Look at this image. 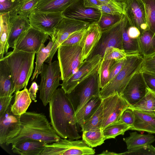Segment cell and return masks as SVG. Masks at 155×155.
<instances>
[{"label": "cell", "mask_w": 155, "mask_h": 155, "mask_svg": "<svg viewBox=\"0 0 155 155\" xmlns=\"http://www.w3.org/2000/svg\"><path fill=\"white\" fill-rule=\"evenodd\" d=\"M15 93V100L13 104L11 105V110L14 115L20 116L27 112L32 100L27 87Z\"/></svg>", "instance_id": "27"}, {"label": "cell", "mask_w": 155, "mask_h": 155, "mask_svg": "<svg viewBox=\"0 0 155 155\" xmlns=\"http://www.w3.org/2000/svg\"><path fill=\"white\" fill-rule=\"evenodd\" d=\"M49 36L31 26L17 41L13 50L35 53Z\"/></svg>", "instance_id": "15"}, {"label": "cell", "mask_w": 155, "mask_h": 155, "mask_svg": "<svg viewBox=\"0 0 155 155\" xmlns=\"http://www.w3.org/2000/svg\"><path fill=\"white\" fill-rule=\"evenodd\" d=\"M151 56H155V53L154 54H153Z\"/></svg>", "instance_id": "55"}, {"label": "cell", "mask_w": 155, "mask_h": 155, "mask_svg": "<svg viewBox=\"0 0 155 155\" xmlns=\"http://www.w3.org/2000/svg\"><path fill=\"white\" fill-rule=\"evenodd\" d=\"M114 60H102L98 70L100 87L102 89L108 83L110 69Z\"/></svg>", "instance_id": "39"}, {"label": "cell", "mask_w": 155, "mask_h": 155, "mask_svg": "<svg viewBox=\"0 0 155 155\" xmlns=\"http://www.w3.org/2000/svg\"><path fill=\"white\" fill-rule=\"evenodd\" d=\"M132 109L135 120L130 130L155 134V116Z\"/></svg>", "instance_id": "23"}, {"label": "cell", "mask_w": 155, "mask_h": 155, "mask_svg": "<svg viewBox=\"0 0 155 155\" xmlns=\"http://www.w3.org/2000/svg\"><path fill=\"white\" fill-rule=\"evenodd\" d=\"M100 155H118V153H116L109 151L107 150L104 151L101 153L99 154Z\"/></svg>", "instance_id": "53"}, {"label": "cell", "mask_w": 155, "mask_h": 155, "mask_svg": "<svg viewBox=\"0 0 155 155\" xmlns=\"http://www.w3.org/2000/svg\"><path fill=\"white\" fill-rule=\"evenodd\" d=\"M126 60V58L120 60H114L110 69L108 82L114 78L120 71L125 62Z\"/></svg>", "instance_id": "44"}, {"label": "cell", "mask_w": 155, "mask_h": 155, "mask_svg": "<svg viewBox=\"0 0 155 155\" xmlns=\"http://www.w3.org/2000/svg\"><path fill=\"white\" fill-rule=\"evenodd\" d=\"M18 0H0V13L12 12L15 8Z\"/></svg>", "instance_id": "45"}, {"label": "cell", "mask_w": 155, "mask_h": 155, "mask_svg": "<svg viewBox=\"0 0 155 155\" xmlns=\"http://www.w3.org/2000/svg\"><path fill=\"white\" fill-rule=\"evenodd\" d=\"M123 9L126 18L131 25L139 29L140 35L149 29L141 0H126L123 4Z\"/></svg>", "instance_id": "14"}, {"label": "cell", "mask_w": 155, "mask_h": 155, "mask_svg": "<svg viewBox=\"0 0 155 155\" xmlns=\"http://www.w3.org/2000/svg\"><path fill=\"white\" fill-rule=\"evenodd\" d=\"M54 42L50 39L47 45L45 46L43 44L39 50L36 53V58L35 62V67L31 78L32 81L35 78L37 79L38 75L40 74L41 68L44 62L49 57Z\"/></svg>", "instance_id": "32"}, {"label": "cell", "mask_w": 155, "mask_h": 155, "mask_svg": "<svg viewBox=\"0 0 155 155\" xmlns=\"http://www.w3.org/2000/svg\"><path fill=\"white\" fill-rule=\"evenodd\" d=\"M99 10L102 13L112 15L123 14L122 10L114 6L107 4H102L99 6Z\"/></svg>", "instance_id": "47"}, {"label": "cell", "mask_w": 155, "mask_h": 155, "mask_svg": "<svg viewBox=\"0 0 155 155\" xmlns=\"http://www.w3.org/2000/svg\"><path fill=\"white\" fill-rule=\"evenodd\" d=\"M148 88L142 72L140 70L132 77L125 88L121 95L130 107L145 95Z\"/></svg>", "instance_id": "17"}, {"label": "cell", "mask_w": 155, "mask_h": 155, "mask_svg": "<svg viewBox=\"0 0 155 155\" xmlns=\"http://www.w3.org/2000/svg\"><path fill=\"white\" fill-rule=\"evenodd\" d=\"M76 0H39L36 10L63 12Z\"/></svg>", "instance_id": "28"}, {"label": "cell", "mask_w": 155, "mask_h": 155, "mask_svg": "<svg viewBox=\"0 0 155 155\" xmlns=\"http://www.w3.org/2000/svg\"><path fill=\"white\" fill-rule=\"evenodd\" d=\"M102 31L97 22L91 24L86 30L80 43L82 49V60L83 62L92 52L98 42Z\"/></svg>", "instance_id": "20"}, {"label": "cell", "mask_w": 155, "mask_h": 155, "mask_svg": "<svg viewBox=\"0 0 155 155\" xmlns=\"http://www.w3.org/2000/svg\"><path fill=\"white\" fill-rule=\"evenodd\" d=\"M20 116L13 114L10 106L4 114L0 117V144L17 136L20 131Z\"/></svg>", "instance_id": "18"}, {"label": "cell", "mask_w": 155, "mask_h": 155, "mask_svg": "<svg viewBox=\"0 0 155 155\" xmlns=\"http://www.w3.org/2000/svg\"><path fill=\"white\" fill-rule=\"evenodd\" d=\"M142 72L147 87L155 93V74L146 71Z\"/></svg>", "instance_id": "49"}, {"label": "cell", "mask_w": 155, "mask_h": 155, "mask_svg": "<svg viewBox=\"0 0 155 155\" xmlns=\"http://www.w3.org/2000/svg\"><path fill=\"white\" fill-rule=\"evenodd\" d=\"M102 58L101 55L97 54L86 59L75 73L63 81L61 88L66 94L70 93L79 83L98 70Z\"/></svg>", "instance_id": "12"}, {"label": "cell", "mask_w": 155, "mask_h": 155, "mask_svg": "<svg viewBox=\"0 0 155 155\" xmlns=\"http://www.w3.org/2000/svg\"><path fill=\"white\" fill-rule=\"evenodd\" d=\"M39 89V85L35 82H33L28 90L30 97L35 102H37V93Z\"/></svg>", "instance_id": "50"}, {"label": "cell", "mask_w": 155, "mask_h": 155, "mask_svg": "<svg viewBox=\"0 0 155 155\" xmlns=\"http://www.w3.org/2000/svg\"><path fill=\"white\" fill-rule=\"evenodd\" d=\"M131 108L155 116V93L147 88L144 96Z\"/></svg>", "instance_id": "31"}, {"label": "cell", "mask_w": 155, "mask_h": 155, "mask_svg": "<svg viewBox=\"0 0 155 155\" xmlns=\"http://www.w3.org/2000/svg\"><path fill=\"white\" fill-rule=\"evenodd\" d=\"M20 119L19 133L15 137L8 140L5 143L6 145L12 146L20 140L27 139L40 140L50 143L61 138L43 113L26 112L20 116Z\"/></svg>", "instance_id": "2"}, {"label": "cell", "mask_w": 155, "mask_h": 155, "mask_svg": "<svg viewBox=\"0 0 155 155\" xmlns=\"http://www.w3.org/2000/svg\"><path fill=\"white\" fill-rule=\"evenodd\" d=\"M140 70L142 71H146L155 74V56L143 57Z\"/></svg>", "instance_id": "43"}, {"label": "cell", "mask_w": 155, "mask_h": 155, "mask_svg": "<svg viewBox=\"0 0 155 155\" xmlns=\"http://www.w3.org/2000/svg\"><path fill=\"white\" fill-rule=\"evenodd\" d=\"M90 24L64 16L55 28L51 37L54 44L50 55L45 62L51 63L59 46L71 35L87 27Z\"/></svg>", "instance_id": "9"}, {"label": "cell", "mask_w": 155, "mask_h": 155, "mask_svg": "<svg viewBox=\"0 0 155 155\" xmlns=\"http://www.w3.org/2000/svg\"><path fill=\"white\" fill-rule=\"evenodd\" d=\"M131 127V126L119 120L112 123L103 130L105 139L115 138L119 135H123Z\"/></svg>", "instance_id": "33"}, {"label": "cell", "mask_w": 155, "mask_h": 155, "mask_svg": "<svg viewBox=\"0 0 155 155\" xmlns=\"http://www.w3.org/2000/svg\"><path fill=\"white\" fill-rule=\"evenodd\" d=\"M12 74L5 61L0 60V97L12 95L15 93Z\"/></svg>", "instance_id": "24"}, {"label": "cell", "mask_w": 155, "mask_h": 155, "mask_svg": "<svg viewBox=\"0 0 155 155\" xmlns=\"http://www.w3.org/2000/svg\"><path fill=\"white\" fill-rule=\"evenodd\" d=\"M118 155H155V147L150 144H147L132 149Z\"/></svg>", "instance_id": "41"}, {"label": "cell", "mask_w": 155, "mask_h": 155, "mask_svg": "<svg viewBox=\"0 0 155 155\" xmlns=\"http://www.w3.org/2000/svg\"><path fill=\"white\" fill-rule=\"evenodd\" d=\"M126 54L124 50L111 47L106 49L102 60H118L126 58Z\"/></svg>", "instance_id": "40"}, {"label": "cell", "mask_w": 155, "mask_h": 155, "mask_svg": "<svg viewBox=\"0 0 155 155\" xmlns=\"http://www.w3.org/2000/svg\"><path fill=\"white\" fill-rule=\"evenodd\" d=\"M35 53L13 50L2 59L7 63L13 80L15 93L27 87L32 74Z\"/></svg>", "instance_id": "3"}, {"label": "cell", "mask_w": 155, "mask_h": 155, "mask_svg": "<svg viewBox=\"0 0 155 155\" xmlns=\"http://www.w3.org/2000/svg\"><path fill=\"white\" fill-rule=\"evenodd\" d=\"M103 119L102 103L94 114L84 123L82 131L101 128Z\"/></svg>", "instance_id": "36"}, {"label": "cell", "mask_w": 155, "mask_h": 155, "mask_svg": "<svg viewBox=\"0 0 155 155\" xmlns=\"http://www.w3.org/2000/svg\"><path fill=\"white\" fill-rule=\"evenodd\" d=\"M114 0L118 3L123 4L124 2L126 0Z\"/></svg>", "instance_id": "54"}, {"label": "cell", "mask_w": 155, "mask_h": 155, "mask_svg": "<svg viewBox=\"0 0 155 155\" xmlns=\"http://www.w3.org/2000/svg\"><path fill=\"white\" fill-rule=\"evenodd\" d=\"M12 27L8 40L9 48H14L18 39L30 28L28 17L17 15L10 17Z\"/></svg>", "instance_id": "21"}, {"label": "cell", "mask_w": 155, "mask_h": 155, "mask_svg": "<svg viewBox=\"0 0 155 155\" xmlns=\"http://www.w3.org/2000/svg\"><path fill=\"white\" fill-rule=\"evenodd\" d=\"M84 6L86 8L99 9V6L103 4L98 0H83Z\"/></svg>", "instance_id": "51"}, {"label": "cell", "mask_w": 155, "mask_h": 155, "mask_svg": "<svg viewBox=\"0 0 155 155\" xmlns=\"http://www.w3.org/2000/svg\"><path fill=\"white\" fill-rule=\"evenodd\" d=\"M95 153L94 150L83 140L61 138L55 142L46 143L41 155H90Z\"/></svg>", "instance_id": "8"}, {"label": "cell", "mask_w": 155, "mask_h": 155, "mask_svg": "<svg viewBox=\"0 0 155 155\" xmlns=\"http://www.w3.org/2000/svg\"><path fill=\"white\" fill-rule=\"evenodd\" d=\"M124 17L122 34L124 50L126 54H141L139 43L140 32L131 25Z\"/></svg>", "instance_id": "19"}, {"label": "cell", "mask_w": 155, "mask_h": 155, "mask_svg": "<svg viewBox=\"0 0 155 155\" xmlns=\"http://www.w3.org/2000/svg\"><path fill=\"white\" fill-rule=\"evenodd\" d=\"M124 20V15L119 22L102 31L98 42L86 59H90L97 54L100 55L102 58L106 49L109 47H114L124 50L122 34Z\"/></svg>", "instance_id": "10"}, {"label": "cell", "mask_w": 155, "mask_h": 155, "mask_svg": "<svg viewBox=\"0 0 155 155\" xmlns=\"http://www.w3.org/2000/svg\"><path fill=\"white\" fill-rule=\"evenodd\" d=\"M103 119L101 127H106L120 119L124 111L130 107L121 95L115 93L103 99Z\"/></svg>", "instance_id": "11"}, {"label": "cell", "mask_w": 155, "mask_h": 155, "mask_svg": "<svg viewBox=\"0 0 155 155\" xmlns=\"http://www.w3.org/2000/svg\"><path fill=\"white\" fill-rule=\"evenodd\" d=\"M50 123L61 138L72 140L81 137L77 126L75 113L66 94L58 88L49 103Z\"/></svg>", "instance_id": "1"}, {"label": "cell", "mask_w": 155, "mask_h": 155, "mask_svg": "<svg viewBox=\"0 0 155 155\" xmlns=\"http://www.w3.org/2000/svg\"><path fill=\"white\" fill-rule=\"evenodd\" d=\"M144 7L149 30L155 33V0H141Z\"/></svg>", "instance_id": "37"}, {"label": "cell", "mask_w": 155, "mask_h": 155, "mask_svg": "<svg viewBox=\"0 0 155 155\" xmlns=\"http://www.w3.org/2000/svg\"><path fill=\"white\" fill-rule=\"evenodd\" d=\"M124 16L123 14L112 15L101 13V16L97 23L102 31L119 22Z\"/></svg>", "instance_id": "38"}, {"label": "cell", "mask_w": 155, "mask_h": 155, "mask_svg": "<svg viewBox=\"0 0 155 155\" xmlns=\"http://www.w3.org/2000/svg\"><path fill=\"white\" fill-rule=\"evenodd\" d=\"M100 96H94L87 101L75 113L77 123L81 128L84 122L95 112L102 103Z\"/></svg>", "instance_id": "25"}, {"label": "cell", "mask_w": 155, "mask_h": 155, "mask_svg": "<svg viewBox=\"0 0 155 155\" xmlns=\"http://www.w3.org/2000/svg\"><path fill=\"white\" fill-rule=\"evenodd\" d=\"M82 132V140L92 148L101 145L105 140L101 128L84 131Z\"/></svg>", "instance_id": "34"}, {"label": "cell", "mask_w": 155, "mask_h": 155, "mask_svg": "<svg viewBox=\"0 0 155 155\" xmlns=\"http://www.w3.org/2000/svg\"><path fill=\"white\" fill-rule=\"evenodd\" d=\"M87 27L74 33L69 36L61 45H72L79 44Z\"/></svg>", "instance_id": "42"}, {"label": "cell", "mask_w": 155, "mask_h": 155, "mask_svg": "<svg viewBox=\"0 0 155 155\" xmlns=\"http://www.w3.org/2000/svg\"><path fill=\"white\" fill-rule=\"evenodd\" d=\"M46 143L40 140L27 139L12 145V152L21 155H41Z\"/></svg>", "instance_id": "22"}, {"label": "cell", "mask_w": 155, "mask_h": 155, "mask_svg": "<svg viewBox=\"0 0 155 155\" xmlns=\"http://www.w3.org/2000/svg\"><path fill=\"white\" fill-rule=\"evenodd\" d=\"M0 60L8 52L12 24L9 12L0 13Z\"/></svg>", "instance_id": "26"}, {"label": "cell", "mask_w": 155, "mask_h": 155, "mask_svg": "<svg viewBox=\"0 0 155 155\" xmlns=\"http://www.w3.org/2000/svg\"><path fill=\"white\" fill-rule=\"evenodd\" d=\"M64 16L62 12L42 11L35 9L28 17L31 26L51 37L54 29Z\"/></svg>", "instance_id": "13"}, {"label": "cell", "mask_w": 155, "mask_h": 155, "mask_svg": "<svg viewBox=\"0 0 155 155\" xmlns=\"http://www.w3.org/2000/svg\"><path fill=\"white\" fill-rule=\"evenodd\" d=\"M128 150L136 148L144 145L151 144L155 141V137L149 133L138 134L137 132L130 133V136L123 138Z\"/></svg>", "instance_id": "29"}, {"label": "cell", "mask_w": 155, "mask_h": 155, "mask_svg": "<svg viewBox=\"0 0 155 155\" xmlns=\"http://www.w3.org/2000/svg\"><path fill=\"white\" fill-rule=\"evenodd\" d=\"M100 88L98 70L79 83L70 93L66 94L75 113L91 97L100 96Z\"/></svg>", "instance_id": "7"}, {"label": "cell", "mask_w": 155, "mask_h": 155, "mask_svg": "<svg viewBox=\"0 0 155 155\" xmlns=\"http://www.w3.org/2000/svg\"><path fill=\"white\" fill-rule=\"evenodd\" d=\"M13 96L0 97V117L3 115L10 107Z\"/></svg>", "instance_id": "48"}, {"label": "cell", "mask_w": 155, "mask_h": 155, "mask_svg": "<svg viewBox=\"0 0 155 155\" xmlns=\"http://www.w3.org/2000/svg\"><path fill=\"white\" fill-rule=\"evenodd\" d=\"M65 17L90 24L98 22L101 16L98 9L84 7L83 0H76L63 12Z\"/></svg>", "instance_id": "16"}, {"label": "cell", "mask_w": 155, "mask_h": 155, "mask_svg": "<svg viewBox=\"0 0 155 155\" xmlns=\"http://www.w3.org/2000/svg\"><path fill=\"white\" fill-rule=\"evenodd\" d=\"M103 4L111 5L123 11V4L117 2L114 0H98Z\"/></svg>", "instance_id": "52"}, {"label": "cell", "mask_w": 155, "mask_h": 155, "mask_svg": "<svg viewBox=\"0 0 155 155\" xmlns=\"http://www.w3.org/2000/svg\"><path fill=\"white\" fill-rule=\"evenodd\" d=\"M143 60L141 54H126V61L120 71L101 90V97L103 99L115 93L121 95L133 76L140 70Z\"/></svg>", "instance_id": "4"}, {"label": "cell", "mask_w": 155, "mask_h": 155, "mask_svg": "<svg viewBox=\"0 0 155 155\" xmlns=\"http://www.w3.org/2000/svg\"><path fill=\"white\" fill-rule=\"evenodd\" d=\"M41 78L39 85V97L46 106L61 84V72L58 60L45 64L42 67L40 74Z\"/></svg>", "instance_id": "5"}, {"label": "cell", "mask_w": 155, "mask_h": 155, "mask_svg": "<svg viewBox=\"0 0 155 155\" xmlns=\"http://www.w3.org/2000/svg\"><path fill=\"white\" fill-rule=\"evenodd\" d=\"M39 0H18L14 9L9 13L10 17L17 15L28 18L31 13L36 9Z\"/></svg>", "instance_id": "35"}, {"label": "cell", "mask_w": 155, "mask_h": 155, "mask_svg": "<svg viewBox=\"0 0 155 155\" xmlns=\"http://www.w3.org/2000/svg\"><path fill=\"white\" fill-rule=\"evenodd\" d=\"M134 120L135 117L133 110L132 108L129 107L124 111L119 120L131 127Z\"/></svg>", "instance_id": "46"}, {"label": "cell", "mask_w": 155, "mask_h": 155, "mask_svg": "<svg viewBox=\"0 0 155 155\" xmlns=\"http://www.w3.org/2000/svg\"><path fill=\"white\" fill-rule=\"evenodd\" d=\"M139 43L140 53L143 57L155 53V33L150 30L145 31L140 35Z\"/></svg>", "instance_id": "30"}, {"label": "cell", "mask_w": 155, "mask_h": 155, "mask_svg": "<svg viewBox=\"0 0 155 155\" xmlns=\"http://www.w3.org/2000/svg\"><path fill=\"white\" fill-rule=\"evenodd\" d=\"M61 80L65 81L72 76L82 64V49L80 44L60 45L58 49Z\"/></svg>", "instance_id": "6"}]
</instances>
